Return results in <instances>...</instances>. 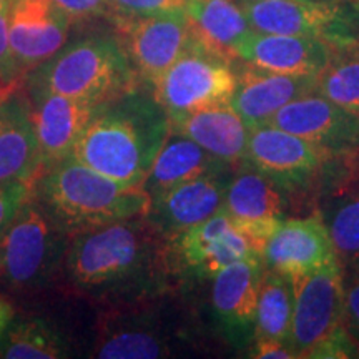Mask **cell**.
Returning <instances> with one entry per match:
<instances>
[{
    "label": "cell",
    "mask_w": 359,
    "mask_h": 359,
    "mask_svg": "<svg viewBox=\"0 0 359 359\" xmlns=\"http://www.w3.org/2000/svg\"><path fill=\"white\" fill-rule=\"evenodd\" d=\"M67 275L79 288L151 294L170 269L167 238L143 217L75 233L65 253Z\"/></svg>",
    "instance_id": "cell-1"
},
{
    "label": "cell",
    "mask_w": 359,
    "mask_h": 359,
    "mask_svg": "<svg viewBox=\"0 0 359 359\" xmlns=\"http://www.w3.org/2000/svg\"><path fill=\"white\" fill-rule=\"evenodd\" d=\"M172 133L170 116L150 87L100 103L70 156L130 187H142Z\"/></svg>",
    "instance_id": "cell-2"
},
{
    "label": "cell",
    "mask_w": 359,
    "mask_h": 359,
    "mask_svg": "<svg viewBox=\"0 0 359 359\" xmlns=\"http://www.w3.org/2000/svg\"><path fill=\"white\" fill-rule=\"evenodd\" d=\"M34 196L65 233L92 230L143 217L150 196L142 187H130L67 156L43 170L34 182Z\"/></svg>",
    "instance_id": "cell-3"
},
{
    "label": "cell",
    "mask_w": 359,
    "mask_h": 359,
    "mask_svg": "<svg viewBox=\"0 0 359 359\" xmlns=\"http://www.w3.org/2000/svg\"><path fill=\"white\" fill-rule=\"evenodd\" d=\"M245 160L288 196L294 213H314L327 188L359 172V158H336L273 125L250 127Z\"/></svg>",
    "instance_id": "cell-4"
},
{
    "label": "cell",
    "mask_w": 359,
    "mask_h": 359,
    "mask_svg": "<svg viewBox=\"0 0 359 359\" xmlns=\"http://www.w3.org/2000/svg\"><path fill=\"white\" fill-rule=\"evenodd\" d=\"M137 74L115 35H88L35 67L29 87L103 103L138 87Z\"/></svg>",
    "instance_id": "cell-5"
},
{
    "label": "cell",
    "mask_w": 359,
    "mask_h": 359,
    "mask_svg": "<svg viewBox=\"0 0 359 359\" xmlns=\"http://www.w3.org/2000/svg\"><path fill=\"white\" fill-rule=\"evenodd\" d=\"M65 231L32 195L0 235V281L11 288H35L65 259Z\"/></svg>",
    "instance_id": "cell-6"
},
{
    "label": "cell",
    "mask_w": 359,
    "mask_h": 359,
    "mask_svg": "<svg viewBox=\"0 0 359 359\" xmlns=\"http://www.w3.org/2000/svg\"><path fill=\"white\" fill-rule=\"evenodd\" d=\"M236 62L208 48L193 35L187 50L151 90L170 118L226 105L236 88Z\"/></svg>",
    "instance_id": "cell-7"
},
{
    "label": "cell",
    "mask_w": 359,
    "mask_h": 359,
    "mask_svg": "<svg viewBox=\"0 0 359 359\" xmlns=\"http://www.w3.org/2000/svg\"><path fill=\"white\" fill-rule=\"evenodd\" d=\"M293 288V320L290 348L296 359H311L343 325V269L333 258L313 271L290 276Z\"/></svg>",
    "instance_id": "cell-8"
},
{
    "label": "cell",
    "mask_w": 359,
    "mask_h": 359,
    "mask_svg": "<svg viewBox=\"0 0 359 359\" xmlns=\"http://www.w3.org/2000/svg\"><path fill=\"white\" fill-rule=\"evenodd\" d=\"M110 20L138 80L150 88L178 60L193 39L187 12L111 15Z\"/></svg>",
    "instance_id": "cell-9"
},
{
    "label": "cell",
    "mask_w": 359,
    "mask_h": 359,
    "mask_svg": "<svg viewBox=\"0 0 359 359\" xmlns=\"http://www.w3.org/2000/svg\"><path fill=\"white\" fill-rule=\"evenodd\" d=\"M168 262L187 275L212 280L219 269L248 258H263L253 241L222 212L167 240Z\"/></svg>",
    "instance_id": "cell-10"
},
{
    "label": "cell",
    "mask_w": 359,
    "mask_h": 359,
    "mask_svg": "<svg viewBox=\"0 0 359 359\" xmlns=\"http://www.w3.org/2000/svg\"><path fill=\"white\" fill-rule=\"evenodd\" d=\"M268 125L293 133L336 158H359V116L318 92L283 107Z\"/></svg>",
    "instance_id": "cell-11"
},
{
    "label": "cell",
    "mask_w": 359,
    "mask_h": 359,
    "mask_svg": "<svg viewBox=\"0 0 359 359\" xmlns=\"http://www.w3.org/2000/svg\"><path fill=\"white\" fill-rule=\"evenodd\" d=\"M224 212L233 223L262 251L271 233L293 212L288 196L271 180L243 160L236 163L228 178Z\"/></svg>",
    "instance_id": "cell-12"
},
{
    "label": "cell",
    "mask_w": 359,
    "mask_h": 359,
    "mask_svg": "<svg viewBox=\"0 0 359 359\" xmlns=\"http://www.w3.org/2000/svg\"><path fill=\"white\" fill-rule=\"evenodd\" d=\"M263 258H248L219 269L212 278V313L228 341L250 348L255 338Z\"/></svg>",
    "instance_id": "cell-13"
},
{
    "label": "cell",
    "mask_w": 359,
    "mask_h": 359,
    "mask_svg": "<svg viewBox=\"0 0 359 359\" xmlns=\"http://www.w3.org/2000/svg\"><path fill=\"white\" fill-rule=\"evenodd\" d=\"M70 25L53 0H13L8 11V40L19 74L55 55L67 42Z\"/></svg>",
    "instance_id": "cell-14"
},
{
    "label": "cell",
    "mask_w": 359,
    "mask_h": 359,
    "mask_svg": "<svg viewBox=\"0 0 359 359\" xmlns=\"http://www.w3.org/2000/svg\"><path fill=\"white\" fill-rule=\"evenodd\" d=\"M233 167L201 175L161 193L151 200L145 218L168 240L215 217L224 208V193Z\"/></svg>",
    "instance_id": "cell-15"
},
{
    "label": "cell",
    "mask_w": 359,
    "mask_h": 359,
    "mask_svg": "<svg viewBox=\"0 0 359 359\" xmlns=\"http://www.w3.org/2000/svg\"><path fill=\"white\" fill-rule=\"evenodd\" d=\"M30 115L37 135L42 172L70 156L100 103L29 87Z\"/></svg>",
    "instance_id": "cell-16"
},
{
    "label": "cell",
    "mask_w": 359,
    "mask_h": 359,
    "mask_svg": "<svg viewBox=\"0 0 359 359\" xmlns=\"http://www.w3.org/2000/svg\"><path fill=\"white\" fill-rule=\"evenodd\" d=\"M318 75L276 74L236 62V88L231 107L248 127L264 125L296 98L316 92Z\"/></svg>",
    "instance_id": "cell-17"
},
{
    "label": "cell",
    "mask_w": 359,
    "mask_h": 359,
    "mask_svg": "<svg viewBox=\"0 0 359 359\" xmlns=\"http://www.w3.org/2000/svg\"><path fill=\"white\" fill-rule=\"evenodd\" d=\"M333 258V243L318 212L283 219L263 248L264 268L288 278L313 271Z\"/></svg>",
    "instance_id": "cell-18"
},
{
    "label": "cell",
    "mask_w": 359,
    "mask_h": 359,
    "mask_svg": "<svg viewBox=\"0 0 359 359\" xmlns=\"http://www.w3.org/2000/svg\"><path fill=\"white\" fill-rule=\"evenodd\" d=\"M334 47L309 35L264 34L253 30L238 48V60L258 69L290 75H320Z\"/></svg>",
    "instance_id": "cell-19"
},
{
    "label": "cell",
    "mask_w": 359,
    "mask_h": 359,
    "mask_svg": "<svg viewBox=\"0 0 359 359\" xmlns=\"http://www.w3.org/2000/svg\"><path fill=\"white\" fill-rule=\"evenodd\" d=\"M42 168L29 97L15 88L0 103V182H35Z\"/></svg>",
    "instance_id": "cell-20"
},
{
    "label": "cell",
    "mask_w": 359,
    "mask_h": 359,
    "mask_svg": "<svg viewBox=\"0 0 359 359\" xmlns=\"http://www.w3.org/2000/svg\"><path fill=\"white\" fill-rule=\"evenodd\" d=\"M172 132L191 138L217 158L236 165L241 163L248 148L250 127L236 114L231 103L210 107L170 118Z\"/></svg>",
    "instance_id": "cell-21"
},
{
    "label": "cell",
    "mask_w": 359,
    "mask_h": 359,
    "mask_svg": "<svg viewBox=\"0 0 359 359\" xmlns=\"http://www.w3.org/2000/svg\"><path fill=\"white\" fill-rule=\"evenodd\" d=\"M228 167H231V163L208 154L191 138L172 132L143 180L142 188L148 193L150 200H154L180 183Z\"/></svg>",
    "instance_id": "cell-22"
},
{
    "label": "cell",
    "mask_w": 359,
    "mask_h": 359,
    "mask_svg": "<svg viewBox=\"0 0 359 359\" xmlns=\"http://www.w3.org/2000/svg\"><path fill=\"white\" fill-rule=\"evenodd\" d=\"M316 212L343 271L359 269V173L323 193Z\"/></svg>",
    "instance_id": "cell-23"
},
{
    "label": "cell",
    "mask_w": 359,
    "mask_h": 359,
    "mask_svg": "<svg viewBox=\"0 0 359 359\" xmlns=\"http://www.w3.org/2000/svg\"><path fill=\"white\" fill-rule=\"evenodd\" d=\"M191 32L201 43L238 60V48L253 32L238 0H188Z\"/></svg>",
    "instance_id": "cell-24"
},
{
    "label": "cell",
    "mask_w": 359,
    "mask_h": 359,
    "mask_svg": "<svg viewBox=\"0 0 359 359\" xmlns=\"http://www.w3.org/2000/svg\"><path fill=\"white\" fill-rule=\"evenodd\" d=\"M293 320V288L288 276L264 268L258 291L255 339L290 344Z\"/></svg>",
    "instance_id": "cell-25"
},
{
    "label": "cell",
    "mask_w": 359,
    "mask_h": 359,
    "mask_svg": "<svg viewBox=\"0 0 359 359\" xmlns=\"http://www.w3.org/2000/svg\"><path fill=\"white\" fill-rule=\"evenodd\" d=\"M316 92L359 116V42L334 48L330 64L318 75Z\"/></svg>",
    "instance_id": "cell-26"
},
{
    "label": "cell",
    "mask_w": 359,
    "mask_h": 359,
    "mask_svg": "<svg viewBox=\"0 0 359 359\" xmlns=\"http://www.w3.org/2000/svg\"><path fill=\"white\" fill-rule=\"evenodd\" d=\"M62 356H65V349L60 336L42 320L8 326L0 338V358L57 359Z\"/></svg>",
    "instance_id": "cell-27"
},
{
    "label": "cell",
    "mask_w": 359,
    "mask_h": 359,
    "mask_svg": "<svg viewBox=\"0 0 359 359\" xmlns=\"http://www.w3.org/2000/svg\"><path fill=\"white\" fill-rule=\"evenodd\" d=\"M168 354V341L148 326H122L102 336L95 358L156 359Z\"/></svg>",
    "instance_id": "cell-28"
},
{
    "label": "cell",
    "mask_w": 359,
    "mask_h": 359,
    "mask_svg": "<svg viewBox=\"0 0 359 359\" xmlns=\"http://www.w3.org/2000/svg\"><path fill=\"white\" fill-rule=\"evenodd\" d=\"M32 191L34 182H0V235L13 222Z\"/></svg>",
    "instance_id": "cell-29"
},
{
    "label": "cell",
    "mask_w": 359,
    "mask_h": 359,
    "mask_svg": "<svg viewBox=\"0 0 359 359\" xmlns=\"http://www.w3.org/2000/svg\"><path fill=\"white\" fill-rule=\"evenodd\" d=\"M187 4L188 0H110V17L187 12Z\"/></svg>",
    "instance_id": "cell-30"
},
{
    "label": "cell",
    "mask_w": 359,
    "mask_h": 359,
    "mask_svg": "<svg viewBox=\"0 0 359 359\" xmlns=\"http://www.w3.org/2000/svg\"><path fill=\"white\" fill-rule=\"evenodd\" d=\"M344 316L343 325L359 346V269L343 271Z\"/></svg>",
    "instance_id": "cell-31"
},
{
    "label": "cell",
    "mask_w": 359,
    "mask_h": 359,
    "mask_svg": "<svg viewBox=\"0 0 359 359\" xmlns=\"http://www.w3.org/2000/svg\"><path fill=\"white\" fill-rule=\"evenodd\" d=\"M53 4L69 17L70 22L110 17V0H53Z\"/></svg>",
    "instance_id": "cell-32"
},
{
    "label": "cell",
    "mask_w": 359,
    "mask_h": 359,
    "mask_svg": "<svg viewBox=\"0 0 359 359\" xmlns=\"http://www.w3.org/2000/svg\"><path fill=\"white\" fill-rule=\"evenodd\" d=\"M8 11L11 4H0V79L4 83L15 82L20 75L12 57L11 40H8Z\"/></svg>",
    "instance_id": "cell-33"
},
{
    "label": "cell",
    "mask_w": 359,
    "mask_h": 359,
    "mask_svg": "<svg viewBox=\"0 0 359 359\" xmlns=\"http://www.w3.org/2000/svg\"><path fill=\"white\" fill-rule=\"evenodd\" d=\"M251 358L257 359H296L290 344L271 339H255L251 343Z\"/></svg>",
    "instance_id": "cell-34"
},
{
    "label": "cell",
    "mask_w": 359,
    "mask_h": 359,
    "mask_svg": "<svg viewBox=\"0 0 359 359\" xmlns=\"http://www.w3.org/2000/svg\"><path fill=\"white\" fill-rule=\"evenodd\" d=\"M12 316H13V311L11 304L4 302V299H0V338H2L8 325H11Z\"/></svg>",
    "instance_id": "cell-35"
},
{
    "label": "cell",
    "mask_w": 359,
    "mask_h": 359,
    "mask_svg": "<svg viewBox=\"0 0 359 359\" xmlns=\"http://www.w3.org/2000/svg\"><path fill=\"white\" fill-rule=\"evenodd\" d=\"M17 83H19V80H15V82H12V83H6V85H2V87H0V103L4 102V98H6L8 93H12L13 90H15Z\"/></svg>",
    "instance_id": "cell-36"
},
{
    "label": "cell",
    "mask_w": 359,
    "mask_h": 359,
    "mask_svg": "<svg viewBox=\"0 0 359 359\" xmlns=\"http://www.w3.org/2000/svg\"><path fill=\"white\" fill-rule=\"evenodd\" d=\"M303 2H341V0H303Z\"/></svg>",
    "instance_id": "cell-37"
},
{
    "label": "cell",
    "mask_w": 359,
    "mask_h": 359,
    "mask_svg": "<svg viewBox=\"0 0 359 359\" xmlns=\"http://www.w3.org/2000/svg\"><path fill=\"white\" fill-rule=\"evenodd\" d=\"M13 0H0V4H12Z\"/></svg>",
    "instance_id": "cell-38"
},
{
    "label": "cell",
    "mask_w": 359,
    "mask_h": 359,
    "mask_svg": "<svg viewBox=\"0 0 359 359\" xmlns=\"http://www.w3.org/2000/svg\"><path fill=\"white\" fill-rule=\"evenodd\" d=\"M2 85H6V83H4V82H2V79H0V87H2Z\"/></svg>",
    "instance_id": "cell-39"
}]
</instances>
